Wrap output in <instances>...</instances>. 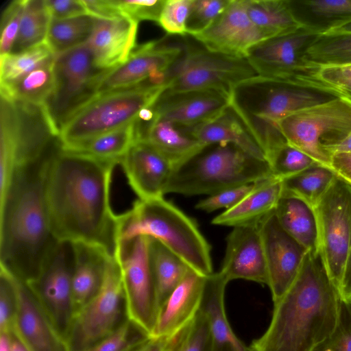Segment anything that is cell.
<instances>
[{"label": "cell", "mask_w": 351, "mask_h": 351, "mask_svg": "<svg viewBox=\"0 0 351 351\" xmlns=\"http://www.w3.org/2000/svg\"><path fill=\"white\" fill-rule=\"evenodd\" d=\"M121 161L56 149L47 178L51 232L57 241L97 245L114 257L118 215L110 201L112 172Z\"/></svg>", "instance_id": "cell-1"}, {"label": "cell", "mask_w": 351, "mask_h": 351, "mask_svg": "<svg viewBox=\"0 0 351 351\" xmlns=\"http://www.w3.org/2000/svg\"><path fill=\"white\" fill-rule=\"evenodd\" d=\"M56 141L36 161L15 167L0 197L1 267L28 283L37 278L57 240L50 226L47 178Z\"/></svg>", "instance_id": "cell-2"}, {"label": "cell", "mask_w": 351, "mask_h": 351, "mask_svg": "<svg viewBox=\"0 0 351 351\" xmlns=\"http://www.w3.org/2000/svg\"><path fill=\"white\" fill-rule=\"evenodd\" d=\"M341 299L319 253L308 251L295 281L276 303L253 351H313L335 329Z\"/></svg>", "instance_id": "cell-3"}, {"label": "cell", "mask_w": 351, "mask_h": 351, "mask_svg": "<svg viewBox=\"0 0 351 351\" xmlns=\"http://www.w3.org/2000/svg\"><path fill=\"white\" fill-rule=\"evenodd\" d=\"M343 97L297 77L256 75L238 83L230 94V108L263 151L267 161L287 143L278 123L288 115Z\"/></svg>", "instance_id": "cell-4"}, {"label": "cell", "mask_w": 351, "mask_h": 351, "mask_svg": "<svg viewBox=\"0 0 351 351\" xmlns=\"http://www.w3.org/2000/svg\"><path fill=\"white\" fill-rule=\"evenodd\" d=\"M142 236L158 240L200 274L213 273L210 246L196 222L164 197L138 199L118 215V245Z\"/></svg>", "instance_id": "cell-5"}, {"label": "cell", "mask_w": 351, "mask_h": 351, "mask_svg": "<svg viewBox=\"0 0 351 351\" xmlns=\"http://www.w3.org/2000/svg\"><path fill=\"white\" fill-rule=\"evenodd\" d=\"M272 175L267 160L234 145H209L173 169L165 194L208 196L231 187L253 184Z\"/></svg>", "instance_id": "cell-6"}, {"label": "cell", "mask_w": 351, "mask_h": 351, "mask_svg": "<svg viewBox=\"0 0 351 351\" xmlns=\"http://www.w3.org/2000/svg\"><path fill=\"white\" fill-rule=\"evenodd\" d=\"M0 197L16 167L37 160L58 140L43 106L1 96Z\"/></svg>", "instance_id": "cell-7"}, {"label": "cell", "mask_w": 351, "mask_h": 351, "mask_svg": "<svg viewBox=\"0 0 351 351\" xmlns=\"http://www.w3.org/2000/svg\"><path fill=\"white\" fill-rule=\"evenodd\" d=\"M165 89L145 84L99 95L62 126L58 136L60 145L77 144L135 121Z\"/></svg>", "instance_id": "cell-8"}, {"label": "cell", "mask_w": 351, "mask_h": 351, "mask_svg": "<svg viewBox=\"0 0 351 351\" xmlns=\"http://www.w3.org/2000/svg\"><path fill=\"white\" fill-rule=\"evenodd\" d=\"M286 141L329 168L330 150L351 132V100L340 97L294 112L278 123Z\"/></svg>", "instance_id": "cell-9"}, {"label": "cell", "mask_w": 351, "mask_h": 351, "mask_svg": "<svg viewBox=\"0 0 351 351\" xmlns=\"http://www.w3.org/2000/svg\"><path fill=\"white\" fill-rule=\"evenodd\" d=\"M256 75L246 58L184 45L181 55L165 73L164 91L215 90L230 95L238 83Z\"/></svg>", "instance_id": "cell-10"}, {"label": "cell", "mask_w": 351, "mask_h": 351, "mask_svg": "<svg viewBox=\"0 0 351 351\" xmlns=\"http://www.w3.org/2000/svg\"><path fill=\"white\" fill-rule=\"evenodd\" d=\"M109 71L95 66L86 43L56 56L55 84L43 106L58 136L62 126L99 95L100 82Z\"/></svg>", "instance_id": "cell-11"}, {"label": "cell", "mask_w": 351, "mask_h": 351, "mask_svg": "<svg viewBox=\"0 0 351 351\" xmlns=\"http://www.w3.org/2000/svg\"><path fill=\"white\" fill-rule=\"evenodd\" d=\"M129 319L117 259L107 264L102 287L75 315L66 343L69 351L88 349L120 328Z\"/></svg>", "instance_id": "cell-12"}, {"label": "cell", "mask_w": 351, "mask_h": 351, "mask_svg": "<svg viewBox=\"0 0 351 351\" xmlns=\"http://www.w3.org/2000/svg\"><path fill=\"white\" fill-rule=\"evenodd\" d=\"M314 209L319 253L339 289L351 251V187L336 177Z\"/></svg>", "instance_id": "cell-13"}, {"label": "cell", "mask_w": 351, "mask_h": 351, "mask_svg": "<svg viewBox=\"0 0 351 351\" xmlns=\"http://www.w3.org/2000/svg\"><path fill=\"white\" fill-rule=\"evenodd\" d=\"M148 237L118 245L117 259L129 319L152 337L160 311L155 281L149 261Z\"/></svg>", "instance_id": "cell-14"}, {"label": "cell", "mask_w": 351, "mask_h": 351, "mask_svg": "<svg viewBox=\"0 0 351 351\" xmlns=\"http://www.w3.org/2000/svg\"><path fill=\"white\" fill-rule=\"evenodd\" d=\"M73 267V243L57 241L37 278L27 283L66 341L75 316L72 291Z\"/></svg>", "instance_id": "cell-15"}, {"label": "cell", "mask_w": 351, "mask_h": 351, "mask_svg": "<svg viewBox=\"0 0 351 351\" xmlns=\"http://www.w3.org/2000/svg\"><path fill=\"white\" fill-rule=\"evenodd\" d=\"M319 34L300 26L286 34L262 40L247 52L246 59L258 75L294 77L306 75L317 66L304 59Z\"/></svg>", "instance_id": "cell-16"}, {"label": "cell", "mask_w": 351, "mask_h": 351, "mask_svg": "<svg viewBox=\"0 0 351 351\" xmlns=\"http://www.w3.org/2000/svg\"><path fill=\"white\" fill-rule=\"evenodd\" d=\"M183 49L184 45L170 44L166 38L136 45L124 64L104 75L98 94L145 84L164 86L165 72L179 58Z\"/></svg>", "instance_id": "cell-17"}, {"label": "cell", "mask_w": 351, "mask_h": 351, "mask_svg": "<svg viewBox=\"0 0 351 351\" xmlns=\"http://www.w3.org/2000/svg\"><path fill=\"white\" fill-rule=\"evenodd\" d=\"M274 303L278 302L292 285L308 252L280 225L274 211L258 223Z\"/></svg>", "instance_id": "cell-18"}, {"label": "cell", "mask_w": 351, "mask_h": 351, "mask_svg": "<svg viewBox=\"0 0 351 351\" xmlns=\"http://www.w3.org/2000/svg\"><path fill=\"white\" fill-rule=\"evenodd\" d=\"M247 6V0H230L206 29L193 37L210 51L246 58L249 50L265 40L250 20Z\"/></svg>", "instance_id": "cell-19"}, {"label": "cell", "mask_w": 351, "mask_h": 351, "mask_svg": "<svg viewBox=\"0 0 351 351\" xmlns=\"http://www.w3.org/2000/svg\"><path fill=\"white\" fill-rule=\"evenodd\" d=\"M230 108V95L215 90H193L160 95L152 108L153 119L184 127L206 123Z\"/></svg>", "instance_id": "cell-20"}, {"label": "cell", "mask_w": 351, "mask_h": 351, "mask_svg": "<svg viewBox=\"0 0 351 351\" xmlns=\"http://www.w3.org/2000/svg\"><path fill=\"white\" fill-rule=\"evenodd\" d=\"M119 165L139 199L163 197L173 166L147 142L136 141Z\"/></svg>", "instance_id": "cell-21"}, {"label": "cell", "mask_w": 351, "mask_h": 351, "mask_svg": "<svg viewBox=\"0 0 351 351\" xmlns=\"http://www.w3.org/2000/svg\"><path fill=\"white\" fill-rule=\"evenodd\" d=\"M228 280L267 285V272L258 223L234 227L226 239L219 271Z\"/></svg>", "instance_id": "cell-22"}, {"label": "cell", "mask_w": 351, "mask_h": 351, "mask_svg": "<svg viewBox=\"0 0 351 351\" xmlns=\"http://www.w3.org/2000/svg\"><path fill=\"white\" fill-rule=\"evenodd\" d=\"M15 280L18 304L12 326L21 339L31 351H69L28 284Z\"/></svg>", "instance_id": "cell-23"}, {"label": "cell", "mask_w": 351, "mask_h": 351, "mask_svg": "<svg viewBox=\"0 0 351 351\" xmlns=\"http://www.w3.org/2000/svg\"><path fill=\"white\" fill-rule=\"evenodd\" d=\"M138 21L129 17L97 19L86 43L95 66L111 71L124 64L136 47Z\"/></svg>", "instance_id": "cell-24"}, {"label": "cell", "mask_w": 351, "mask_h": 351, "mask_svg": "<svg viewBox=\"0 0 351 351\" xmlns=\"http://www.w3.org/2000/svg\"><path fill=\"white\" fill-rule=\"evenodd\" d=\"M206 279L189 269L160 306L152 337L178 334L191 323L200 310Z\"/></svg>", "instance_id": "cell-25"}, {"label": "cell", "mask_w": 351, "mask_h": 351, "mask_svg": "<svg viewBox=\"0 0 351 351\" xmlns=\"http://www.w3.org/2000/svg\"><path fill=\"white\" fill-rule=\"evenodd\" d=\"M282 193L281 179L272 175L261 180L239 203L217 215L211 223L232 228L258 223L275 210Z\"/></svg>", "instance_id": "cell-26"}, {"label": "cell", "mask_w": 351, "mask_h": 351, "mask_svg": "<svg viewBox=\"0 0 351 351\" xmlns=\"http://www.w3.org/2000/svg\"><path fill=\"white\" fill-rule=\"evenodd\" d=\"M73 245L72 291L76 315L100 291L108 262L112 256L97 245L82 242L73 243Z\"/></svg>", "instance_id": "cell-27"}, {"label": "cell", "mask_w": 351, "mask_h": 351, "mask_svg": "<svg viewBox=\"0 0 351 351\" xmlns=\"http://www.w3.org/2000/svg\"><path fill=\"white\" fill-rule=\"evenodd\" d=\"M229 282L220 272L206 276L200 311L208 317L212 351H253L234 332L225 310V291Z\"/></svg>", "instance_id": "cell-28"}, {"label": "cell", "mask_w": 351, "mask_h": 351, "mask_svg": "<svg viewBox=\"0 0 351 351\" xmlns=\"http://www.w3.org/2000/svg\"><path fill=\"white\" fill-rule=\"evenodd\" d=\"M138 141L153 146L171 162L173 169L205 147L191 134L189 127L156 119L142 129Z\"/></svg>", "instance_id": "cell-29"}, {"label": "cell", "mask_w": 351, "mask_h": 351, "mask_svg": "<svg viewBox=\"0 0 351 351\" xmlns=\"http://www.w3.org/2000/svg\"><path fill=\"white\" fill-rule=\"evenodd\" d=\"M189 128L191 134L205 146L232 144L258 158L266 160L261 149L230 108L206 123Z\"/></svg>", "instance_id": "cell-30"}, {"label": "cell", "mask_w": 351, "mask_h": 351, "mask_svg": "<svg viewBox=\"0 0 351 351\" xmlns=\"http://www.w3.org/2000/svg\"><path fill=\"white\" fill-rule=\"evenodd\" d=\"M297 23L319 34L351 22V0H289Z\"/></svg>", "instance_id": "cell-31"}, {"label": "cell", "mask_w": 351, "mask_h": 351, "mask_svg": "<svg viewBox=\"0 0 351 351\" xmlns=\"http://www.w3.org/2000/svg\"><path fill=\"white\" fill-rule=\"evenodd\" d=\"M281 227L307 251L319 253V232L314 208L296 197L283 194L274 210Z\"/></svg>", "instance_id": "cell-32"}, {"label": "cell", "mask_w": 351, "mask_h": 351, "mask_svg": "<svg viewBox=\"0 0 351 351\" xmlns=\"http://www.w3.org/2000/svg\"><path fill=\"white\" fill-rule=\"evenodd\" d=\"M148 252L160 308L191 268L180 256L155 239L149 238Z\"/></svg>", "instance_id": "cell-33"}, {"label": "cell", "mask_w": 351, "mask_h": 351, "mask_svg": "<svg viewBox=\"0 0 351 351\" xmlns=\"http://www.w3.org/2000/svg\"><path fill=\"white\" fill-rule=\"evenodd\" d=\"M137 140L135 120L77 144L60 146L63 149L84 154L100 160L121 161Z\"/></svg>", "instance_id": "cell-34"}, {"label": "cell", "mask_w": 351, "mask_h": 351, "mask_svg": "<svg viewBox=\"0 0 351 351\" xmlns=\"http://www.w3.org/2000/svg\"><path fill=\"white\" fill-rule=\"evenodd\" d=\"M55 58L19 80L0 85L1 96L11 100L44 106L55 84Z\"/></svg>", "instance_id": "cell-35"}, {"label": "cell", "mask_w": 351, "mask_h": 351, "mask_svg": "<svg viewBox=\"0 0 351 351\" xmlns=\"http://www.w3.org/2000/svg\"><path fill=\"white\" fill-rule=\"evenodd\" d=\"M247 13L265 40L289 32L300 25L289 0H247Z\"/></svg>", "instance_id": "cell-36"}, {"label": "cell", "mask_w": 351, "mask_h": 351, "mask_svg": "<svg viewBox=\"0 0 351 351\" xmlns=\"http://www.w3.org/2000/svg\"><path fill=\"white\" fill-rule=\"evenodd\" d=\"M96 22L97 19L90 15L63 20L51 19L46 42L54 54L59 55L86 44Z\"/></svg>", "instance_id": "cell-37"}, {"label": "cell", "mask_w": 351, "mask_h": 351, "mask_svg": "<svg viewBox=\"0 0 351 351\" xmlns=\"http://www.w3.org/2000/svg\"><path fill=\"white\" fill-rule=\"evenodd\" d=\"M335 178L336 176L329 168L315 164L282 180V193L300 198L314 208Z\"/></svg>", "instance_id": "cell-38"}, {"label": "cell", "mask_w": 351, "mask_h": 351, "mask_svg": "<svg viewBox=\"0 0 351 351\" xmlns=\"http://www.w3.org/2000/svg\"><path fill=\"white\" fill-rule=\"evenodd\" d=\"M304 59L317 67L351 64V32L331 31L319 34Z\"/></svg>", "instance_id": "cell-39"}, {"label": "cell", "mask_w": 351, "mask_h": 351, "mask_svg": "<svg viewBox=\"0 0 351 351\" xmlns=\"http://www.w3.org/2000/svg\"><path fill=\"white\" fill-rule=\"evenodd\" d=\"M51 20L45 0H26L11 53H19L46 41Z\"/></svg>", "instance_id": "cell-40"}, {"label": "cell", "mask_w": 351, "mask_h": 351, "mask_svg": "<svg viewBox=\"0 0 351 351\" xmlns=\"http://www.w3.org/2000/svg\"><path fill=\"white\" fill-rule=\"evenodd\" d=\"M55 57L46 41L21 52L1 56L0 85L19 80Z\"/></svg>", "instance_id": "cell-41"}, {"label": "cell", "mask_w": 351, "mask_h": 351, "mask_svg": "<svg viewBox=\"0 0 351 351\" xmlns=\"http://www.w3.org/2000/svg\"><path fill=\"white\" fill-rule=\"evenodd\" d=\"M167 351H212L207 316L199 310L191 323L175 335Z\"/></svg>", "instance_id": "cell-42"}, {"label": "cell", "mask_w": 351, "mask_h": 351, "mask_svg": "<svg viewBox=\"0 0 351 351\" xmlns=\"http://www.w3.org/2000/svg\"><path fill=\"white\" fill-rule=\"evenodd\" d=\"M267 162L273 175L282 180L317 164L309 156L288 143L278 148Z\"/></svg>", "instance_id": "cell-43"}, {"label": "cell", "mask_w": 351, "mask_h": 351, "mask_svg": "<svg viewBox=\"0 0 351 351\" xmlns=\"http://www.w3.org/2000/svg\"><path fill=\"white\" fill-rule=\"evenodd\" d=\"M150 337L145 330L129 319L114 333L83 351H136Z\"/></svg>", "instance_id": "cell-44"}, {"label": "cell", "mask_w": 351, "mask_h": 351, "mask_svg": "<svg viewBox=\"0 0 351 351\" xmlns=\"http://www.w3.org/2000/svg\"><path fill=\"white\" fill-rule=\"evenodd\" d=\"M297 77L332 89L351 100V64L317 67Z\"/></svg>", "instance_id": "cell-45"}, {"label": "cell", "mask_w": 351, "mask_h": 351, "mask_svg": "<svg viewBox=\"0 0 351 351\" xmlns=\"http://www.w3.org/2000/svg\"><path fill=\"white\" fill-rule=\"evenodd\" d=\"M230 0H193L186 22L191 36L206 29L223 11Z\"/></svg>", "instance_id": "cell-46"}, {"label": "cell", "mask_w": 351, "mask_h": 351, "mask_svg": "<svg viewBox=\"0 0 351 351\" xmlns=\"http://www.w3.org/2000/svg\"><path fill=\"white\" fill-rule=\"evenodd\" d=\"M193 0H167L158 23L169 35L185 36Z\"/></svg>", "instance_id": "cell-47"}, {"label": "cell", "mask_w": 351, "mask_h": 351, "mask_svg": "<svg viewBox=\"0 0 351 351\" xmlns=\"http://www.w3.org/2000/svg\"><path fill=\"white\" fill-rule=\"evenodd\" d=\"M313 351H351V303L341 300L335 329Z\"/></svg>", "instance_id": "cell-48"}, {"label": "cell", "mask_w": 351, "mask_h": 351, "mask_svg": "<svg viewBox=\"0 0 351 351\" xmlns=\"http://www.w3.org/2000/svg\"><path fill=\"white\" fill-rule=\"evenodd\" d=\"M26 0H14L5 9L1 21L0 55L11 53L18 36Z\"/></svg>", "instance_id": "cell-49"}, {"label": "cell", "mask_w": 351, "mask_h": 351, "mask_svg": "<svg viewBox=\"0 0 351 351\" xmlns=\"http://www.w3.org/2000/svg\"><path fill=\"white\" fill-rule=\"evenodd\" d=\"M0 268V330H3L13 326L18 296L15 277L7 270Z\"/></svg>", "instance_id": "cell-50"}, {"label": "cell", "mask_w": 351, "mask_h": 351, "mask_svg": "<svg viewBox=\"0 0 351 351\" xmlns=\"http://www.w3.org/2000/svg\"><path fill=\"white\" fill-rule=\"evenodd\" d=\"M121 16L138 22L143 20L158 23L165 0H112Z\"/></svg>", "instance_id": "cell-51"}, {"label": "cell", "mask_w": 351, "mask_h": 351, "mask_svg": "<svg viewBox=\"0 0 351 351\" xmlns=\"http://www.w3.org/2000/svg\"><path fill=\"white\" fill-rule=\"evenodd\" d=\"M253 185L254 183L222 190L200 200L196 204L195 208L207 213L221 208L229 209L239 203L252 189Z\"/></svg>", "instance_id": "cell-52"}, {"label": "cell", "mask_w": 351, "mask_h": 351, "mask_svg": "<svg viewBox=\"0 0 351 351\" xmlns=\"http://www.w3.org/2000/svg\"><path fill=\"white\" fill-rule=\"evenodd\" d=\"M51 19L63 20L88 15L83 0H45Z\"/></svg>", "instance_id": "cell-53"}, {"label": "cell", "mask_w": 351, "mask_h": 351, "mask_svg": "<svg viewBox=\"0 0 351 351\" xmlns=\"http://www.w3.org/2000/svg\"><path fill=\"white\" fill-rule=\"evenodd\" d=\"M329 169L351 187V152L336 153L331 155Z\"/></svg>", "instance_id": "cell-54"}, {"label": "cell", "mask_w": 351, "mask_h": 351, "mask_svg": "<svg viewBox=\"0 0 351 351\" xmlns=\"http://www.w3.org/2000/svg\"><path fill=\"white\" fill-rule=\"evenodd\" d=\"M176 335L151 337L136 351H167Z\"/></svg>", "instance_id": "cell-55"}, {"label": "cell", "mask_w": 351, "mask_h": 351, "mask_svg": "<svg viewBox=\"0 0 351 351\" xmlns=\"http://www.w3.org/2000/svg\"><path fill=\"white\" fill-rule=\"evenodd\" d=\"M342 301L351 303V251L339 287Z\"/></svg>", "instance_id": "cell-56"}, {"label": "cell", "mask_w": 351, "mask_h": 351, "mask_svg": "<svg viewBox=\"0 0 351 351\" xmlns=\"http://www.w3.org/2000/svg\"><path fill=\"white\" fill-rule=\"evenodd\" d=\"M11 348L10 351H31L19 337L13 326L10 328Z\"/></svg>", "instance_id": "cell-57"}, {"label": "cell", "mask_w": 351, "mask_h": 351, "mask_svg": "<svg viewBox=\"0 0 351 351\" xmlns=\"http://www.w3.org/2000/svg\"><path fill=\"white\" fill-rule=\"evenodd\" d=\"M341 152H351V132L330 152V155Z\"/></svg>", "instance_id": "cell-58"}, {"label": "cell", "mask_w": 351, "mask_h": 351, "mask_svg": "<svg viewBox=\"0 0 351 351\" xmlns=\"http://www.w3.org/2000/svg\"><path fill=\"white\" fill-rule=\"evenodd\" d=\"M10 329L0 330V351H10Z\"/></svg>", "instance_id": "cell-59"}, {"label": "cell", "mask_w": 351, "mask_h": 351, "mask_svg": "<svg viewBox=\"0 0 351 351\" xmlns=\"http://www.w3.org/2000/svg\"><path fill=\"white\" fill-rule=\"evenodd\" d=\"M332 31L334 32H351V22L348 23L346 25H343L337 29H335ZM331 32V31H330Z\"/></svg>", "instance_id": "cell-60"}]
</instances>
